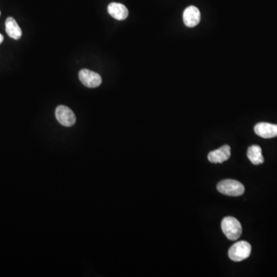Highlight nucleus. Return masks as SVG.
Returning a JSON list of instances; mask_svg holds the SVG:
<instances>
[{"mask_svg": "<svg viewBox=\"0 0 277 277\" xmlns=\"http://www.w3.org/2000/svg\"><path fill=\"white\" fill-rule=\"evenodd\" d=\"M108 13L113 18L117 20H126L129 15L127 8L123 4L112 2L108 6Z\"/></svg>", "mask_w": 277, "mask_h": 277, "instance_id": "obj_9", "label": "nucleus"}, {"mask_svg": "<svg viewBox=\"0 0 277 277\" xmlns=\"http://www.w3.org/2000/svg\"><path fill=\"white\" fill-rule=\"evenodd\" d=\"M221 228L223 233L231 240L239 239L242 234V226L236 218L225 217L221 223Z\"/></svg>", "mask_w": 277, "mask_h": 277, "instance_id": "obj_1", "label": "nucleus"}, {"mask_svg": "<svg viewBox=\"0 0 277 277\" xmlns=\"http://www.w3.org/2000/svg\"><path fill=\"white\" fill-rule=\"evenodd\" d=\"M251 250L252 248L248 242H238L232 245L229 250V257L234 262H240L250 256Z\"/></svg>", "mask_w": 277, "mask_h": 277, "instance_id": "obj_3", "label": "nucleus"}, {"mask_svg": "<svg viewBox=\"0 0 277 277\" xmlns=\"http://www.w3.org/2000/svg\"><path fill=\"white\" fill-rule=\"evenodd\" d=\"M0 16H1V12H0Z\"/></svg>", "mask_w": 277, "mask_h": 277, "instance_id": "obj_13", "label": "nucleus"}, {"mask_svg": "<svg viewBox=\"0 0 277 277\" xmlns=\"http://www.w3.org/2000/svg\"><path fill=\"white\" fill-rule=\"evenodd\" d=\"M56 117L60 124L70 127L76 123V115L66 106H59L56 110Z\"/></svg>", "mask_w": 277, "mask_h": 277, "instance_id": "obj_4", "label": "nucleus"}, {"mask_svg": "<svg viewBox=\"0 0 277 277\" xmlns=\"http://www.w3.org/2000/svg\"><path fill=\"white\" fill-rule=\"evenodd\" d=\"M255 134L264 138H274L277 137V125L269 122H259L254 127Z\"/></svg>", "mask_w": 277, "mask_h": 277, "instance_id": "obj_7", "label": "nucleus"}, {"mask_svg": "<svg viewBox=\"0 0 277 277\" xmlns=\"http://www.w3.org/2000/svg\"><path fill=\"white\" fill-rule=\"evenodd\" d=\"M217 189L222 194L231 196H239L243 194L244 185L236 180H225L219 183Z\"/></svg>", "mask_w": 277, "mask_h": 277, "instance_id": "obj_2", "label": "nucleus"}, {"mask_svg": "<svg viewBox=\"0 0 277 277\" xmlns=\"http://www.w3.org/2000/svg\"><path fill=\"white\" fill-rule=\"evenodd\" d=\"M231 155V146L224 145L218 150H213L208 154V160L212 163H222L228 161Z\"/></svg>", "mask_w": 277, "mask_h": 277, "instance_id": "obj_8", "label": "nucleus"}, {"mask_svg": "<svg viewBox=\"0 0 277 277\" xmlns=\"http://www.w3.org/2000/svg\"><path fill=\"white\" fill-rule=\"evenodd\" d=\"M247 157L250 162L254 165H259L264 162V158L262 154V149L257 145H253L248 148Z\"/></svg>", "mask_w": 277, "mask_h": 277, "instance_id": "obj_11", "label": "nucleus"}, {"mask_svg": "<svg viewBox=\"0 0 277 277\" xmlns=\"http://www.w3.org/2000/svg\"><path fill=\"white\" fill-rule=\"evenodd\" d=\"M79 78L84 86L89 88H95L100 86L102 78L99 74L93 71L83 69L79 72Z\"/></svg>", "mask_w": 277, "mask_h": 277, "instance_id": "obj_5", "label": "nucleus"}, {"mask_svg": "<svg viewBox=\"0 0 277 277\" xmlns=\"http://www.w3.org/2000/svg\"><path fill=\"white\" fill-rule=\"evenodd\" d=\"M201 15L198 8L190 6L184 10V22L187 27L193 28L200 23Z\"/></svg>", "mask_w": 277, "mask_h": 277, "instance_id": "obj_6", "label": "nucleus"}, {"mask_svg": "<svg viewBox=\"0 0 277 277\" xmlns=\"http://www.w3.org/2000/svg\"><path fill=\"white\" fill-rule=\"evenodd\" d=\"M6 31L8 36L13 40H18L22 37V30L13 17L6 20Z\"/></svg>", "mask_w": 277, "mask_h": 277, "instance_id": "obj_10", "label": "nucleus"}, {"mask_svg": "<svg viewBox=\"0 0 277 277\" xmlns=\"http://www.w3.org/2000/svg\"><path fill=\"white\" fill-rule=\"evenodd\" d=\"M4 37L2 34H0V44H2V42H3Z\"/></svg>", "mask_w": 277, "mask_h": 277, "instance_id": "obj_12", "label": "nucleus"}]
</instances>
